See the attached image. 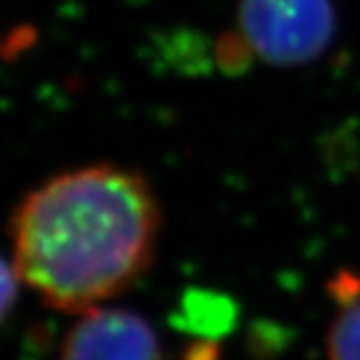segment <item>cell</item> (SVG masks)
Listing matches in <instances>:
<instances>
[{
    "instance_id": "cell-2",
    "label": "cell",
    "mask_w": 360,
    "mask_h": 360,
    "mask_svg": "<svg viewBox=\"0 0 360 360\" xmlns=\"http://www.w3.org/2000/svg\"><path fill=\"white\" fill-rule=\"evenodd\" d=\"M237 22L252 57L276 68H297L330 46L337 9L332 0H241Z\"/></svg>"
},
{
    "instance_id": "cell-1",
    "label": "cell",
    "mask_w": 360,
    "mask_h": 360,
    "mask_svg": "<svg viewBox=\"0 0 360 360\" xmlns=\"http://www.w3.org/2000/svg\"><path fill=\"white\" fill-rule=\"evenodd\" d=\"M159 230V200L141 174L117 165L65 172L13 213V267L50 308L85 313L148 271Z\"/></svg>"
},
{
    "instance_id": "cell-5",
    "label": "cell",
    "mask_w": 360,
    "mask_h": 360,
    "mask_svg": "<svg viewBox=\"0 0 360 360\" xmlns=\"http://www.w3.org/2000/svg\"><path fill=\"white\" fill-rule=\"evenodd\" d=\"M18 295V271L5 259H0V319L13 306Z\"/></svg>"
},
{
    "instance_id": "cell-3",
    "label": "cell",
    "mask_w": 360,
    "mask_h": 360,
    "mask_svg": "<svg viewBox=\"0 0 360 360\" xmlns=\"http://www.w3.org/2000/svg\"><path fill=\"white\" fill-rule=\"evenodd\" d=\"M61 360H163L157 332L137 313L89 308L65 337Z\"/></svg>"
},
{
    "instance_id": "cell-4",
    "label": "cell",
    "mask_w": 360,
    "mask_h": 360,
    "mask_svg": "<svg viewBox=\"0 0 360 360\" xmlns=\"http://www.w3.org/2000/svg\"><path fill=\"white\" fill-rule=\"evenodd\" d=\"M328 291L337 304L326 339L328 360H360V278L339 274Z\"/></svg>"
}]
</instances>
